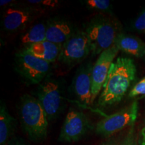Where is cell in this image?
Masks as SVG:
<instances>
[{
	"mask_svg": "<svg viewBox=\"0 0 145 145\" xmlns=\"http://www.w3.org/2000/svg\"><path fill=\"white\" fill-rule=\"evenodd\" d=\"M137 67L133 59L118 57L111 65L108 77L99 94L97 105L101 108L110 106L122 100L132 81Z\"/></svg>",
	"mask_w": 145,
	"mask_h": 145,
	"instance_id": "obj_1",
	"label": "cell"
},
{
	"mask_svg": "<svg viewBox=\"0 0 145 145\" xmlns=\"http://www.w3.org/2000/svg\"><path fill=\"white\" fill-rule=\"evenodd\" d=\"M20 120L25 133L34 142H42L46 138L48 120L44 109L35 97L24 94L18 104Z\"/></svg>",
	"mask_w": 145,
	"mask_h": 145,
	"instance_id": "obj_2",
	"label": "cell"
},
{
	"mask_svg": "<svg viewBox=\"0 0 145 145\" xmlns=\"http://www.w3.org/2000/svg\"><path fill=\"white\" fill-rule=\"evenodd\" d=\"M89 41L91 53L100 54L115 46L116 41L122 32V25L115 18L97 16L92 18L84 30Z\"/></svg>",
	"mask_w": 145,
	"mask_h": 145,
	"instance_id": "obj_3",
	"label": "cell"
},
{
	"mask_svg": "<svg viewBox=\"0 0 145 145\" xmlns=\"http://www.w3.org/2000/svg\"><path fill=\"white\" fill-rule=\"evenodd\" d=\"M50 63L34 57L25 50H19L14 57V69L28 86L40 84L46 79Z\"/></svg>",
	"mask_w": 145,
	"mask_h": 145,
	"instance_id": "obj_4",
	"label": "cell"
},
{
	"mask_svg": "<svg viewBox=\"0 0 145 145\" xmlns=\"http://www.w3.org/2000/svg\"><path fill=\"white\" fill-rule=\"evenodd\" d=\"M36 98L44 109L48 121L55 119L62 110L63 97L59 82L47 77L39 84L35 91Z\"/></svg>",
	"mask_w": 145,
	"mask_h": 145,
	"instance_id": "obj_5",
	"label": "cell"
},
{
	"mask_svg": "<svg viewBox=\"0 0 145 145\" xmlns=\"http://www.w3.org/2000/svg\"><path fill=\"white\" fill-rule=\"evenodd\" d=\"M138 105L137 101L120 111L106 116L97 122L95 132L104 137H109L128 126H132L138 116Z\"/></svg>",
	"mask_w": 145,
	"mask_h": 145,
	"instance_id": "obj_6",
	"label": "cell"
},
{
	"mask_svg": "<svg viewBox=\"0 0 145 145\" xmlns=\"http://www.w3.org/2000/svg\"><path fill=\"white\" fill-rule=\"evenodd\" d=\"M91 53V48L85 31L76 30L61 46L58 60L67 66H74L82 62Z\"/></svg>",
	"mask_w": 145,
	"mask_h": 145,
	"instance_id": "obj_7",
	"label": "cell"
},
{
	"mask_svg": "<svg viewBox=\"0 0 145 145\" xmlns=\"http://www.w3.org/2000/svg\"><path fill=\"white\" fill-rule=\"evenodd\" d=\"M91 128L89 120L83 112L71 109L65 117L59 140L72 142L79 140Z\"/></svg>",
	"mask_w": 145,
	"mask_h": 145,
	"instance_id": "obj_8",
	"label": "cell"
},
{
	"mask_svg": "<svg viewBox=\"0 0 145 145\" xmlns=\"http://www.w3.org/2000/svg\"><path fill=\"white\" fill-rule=\"evenodd\" d=\"M119 50L114 46L104 50L99 54L93 64L91 73V104L95 100L102 90L109 71L114 59L118 53Z\"/></svg>",
	"mask_w": 145,
	"mask_h": 145,
	"instance_id": "obj_9",
	"label": "cell"
},
{
	"mask_svg": "<svg viewBox=\"0 0 145 145\" xmlns=\"http://www.w3.org/2000/svg\"><path fill=\"white\" fill-rule=\"evenodd\" d=\"M93 64L83 63L78 69L72 82V91L79 102L86 106L91 104V73Z\"/></svg>",
	"mask_w": 145,
	"mask_h": 145,
	"instance_id": "obj_10",
	"label": "cell"
},
{
	"mask_svg": "<svg viewBox=\"0 0 145 145\" xmlns=\"http://www.w3.org/2000/svg\"><path fill=\"white\" fill-rule=\"evenodd\" d=\"M34 16V11L32 9L15 5L4 10L1 19V26L6 32H19L31 22Z\"/></svg>",
	"mask_w": 145,
	"mask_h": 145,
	"instance_id": "obj_11",
	"label": "cell"
},
{
	"mask_svg": "<svg viewBox=\"0 0 145 145\" xmlns=\"http://www.w3.org/2000/svg\"><path fill=\"white\" fill-rule=\"evenodd\" d=\"M46 22V40L60 46L66 42L76 31L65 20L50 18Z\"/></svg>",
	"mask_w": 145,
	"mask_h": 145,
	"instance_id": "obj_12",
	"label": "cell"
},
{
	"mask_svg": "<svg viewBox=\"0 0 145 145\" xmlns=\"http://www.w3.org/2000/svg\"><path fill=\"white\" fill-rule=\"evenodd\" d=\"M23 49L34 57L51 63L59 59L61 46L45 40L36 44L28 45L24 46Z\"/></svg>",
	"mask_w": 145,
	"mask_h": 145,
	"instance_id": "obj_13",
	"label": "cell"
},
{
	"mask_svg": "<svg viewBox=\"0 0 145 145\" xmlns=\"http://www.w3.org/2000/svg\"><path fill=\"white\" fill-rule=\"evenodd\" d=\"M115 46L119 50L135 57L140 58L145 55V43L137 36L121 33Z\"/></svg>",
	"mask_w": 145,
	"mask_h": 145,
	"instance_id": "obj_14",
	"label": "cell"
},
{
	"mask_svg": "<svg viewBox=\"0 0 145 145\" xmlns=\"http://www.w3.org/2000/svg\"><path fill=\"white\" fill-rule=\"evenodd\" d=\"M16 120L9 112L4 103L0 106V145H8L14 138Z\"/></svg>",
	"mask_w": 145,
	"mask_h": 145,
	"instance_id": "obj_15",
	"label": "cell"
},
{
	"mask_svg": "<svg viewBox=\"0 0 145 145\" xmlns=\"http://www.w3.org/2000/svg\"><path fill=\"white\" fill-rule=\"evenodd\" d=\"M46 22L36 24L21 37L22 43L24 46L46 40Z\"/></svg>",
	"mask_w": 145,
	"mask_h": 145,
	"instance_id": "obj_16",
	"label": "cell"
},
{
	"mask_svg": "<svg viewBox=\"0 0 145 145\" xmlns=\"http://www.w3.org/2000/svg\"><path fill=\"white\" fill-rule=\"evenodd\" d=\"M85 4L89 10L105 12L111 10L112 5L109 0H87Z\"/></svg>",
	"mask_w": 145,
	"mask_h": 145,
	"instance_id": "obj_17",
	"label": "cell"
},
{
	"mask_svg": "<svg viewBox=\"0 0 145 145\" xmlns=\"http://www.w3.org/2000/svg\"><path fill=\"white\" fill-rule=\"evenodd\" d=\"M30 5L40 8H54L59 5L57 0H29L27 1Z\"/></svg>",
	"mask_w": 145,
	"mask_h": 145,
	"instance_id": "obj_18",
	"label": "cell"
},
{
	"mask_svg": "<svg viewBox=\"0 0 145 145\" xmlns=\"http://www.w3.org/2000/svg\"><path fill=\"white\" fill-rule=\"evenodd\" d=\"M132 28L137 32L145 33V9L135 18L132 23Z\"/></svg>",
	"mask_w": 145,
	"mask_h": 145,
	"instance_id": "obj_19",
	"label": "cell"
},
{
	"mask_svg": "<svg viewBox=\"0 0 145 145\" xmlns=\"http://www.w3.org/2000/svg\"><path fill=\"white\" fill-rule=\"evenodd\" d=\"M138 95H145V77L135 85L129 93L130 97Z\"/></svg>",
	"mask_w": 145,
	"mask_h": 145,
	"instance_id": "obj_20",
	"label": "cell"
},
{
	"mask_svg": "<svg viewBox=\"0 0 145 145\" xmlns=\"http://www.w3.org/2000/svg\"><path fill=\"white\" fill-rule=\"evenodd\" d=\"M15 5H16V1H12V0H1L0 1V6L1 8H4L5 10Z\"/></svg>",
	"mask_w": 145,
	"mask_h": 145,
	"instance_id": "obj_21",
	"label": "cell"
},
{
	"mask_svg": "<svg viewBox=\"0 0 145 145\" xmlns=\"http://www.w3.org/2000/svg\"><path fill=\"white\" fill-rule=\"evenodd\" d=\"M8 145H30L20 138H14Z\"/></svg>",
	"mask_w": 145,
	"mask_h": 145,
	"instance_id": "obj_22",
	"label": "cell"
},
{
	"mask_svg": "<svg viewBox=\"0 0 145 145\" xmlns=\"http://www.w3.org/2000/svg\"><path fill=\"white\" fill-rule=\"evenodd\" d=\"M120 145H135V143H134V141H133V139H132V136H130V137H128V138H127L126 140Z\"/></svg>",
	"mask_w": 145,
	"mask_h": 145,
	"instance_id": "obj_23",
	"label": "cell"
},
{
	"mask_svg": "<svg viewBox=\"0 0 145 145\" xmlns=\"http://www.w3.org/2000/svg\"><path fill=\"white\" fill-rule=\"evenodd\" d=\"M142 137H143V140H142V145H145V128L142 130Z\"/></svg>",
	"mask_w": 145,
	"mask_h": 145,
	"instance_id": "obj_24",
	"label": "cell"
},
{
	"mask_svg": "<svg viewBox=\"0 0 145 145\" xmlns=\"http://www.w3.org/2000/svg\"><path fill=\"white\" fill-rule=\"evenodd\" d=\"M102 145H117V144H114L112 142H108V143H104V144H103Z\"/></svg>",
	"mask_w": 145,
	"mask_h": 145,
	"instance_id": "obj_25",
	"label": "cell"
}]
</instances>
